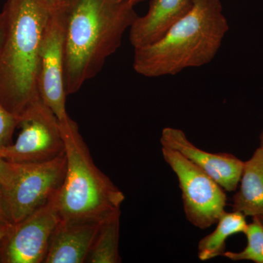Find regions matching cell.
I'll return each mask as SVG.
<instances>
[{"label": "cell", "instance_id": "17", "mask_svg": "<svg viewBox=\"0 0 263 263\" xmlns=\"http://www.w3.org/2000/svg\"><path fill=\"white\" fill-rule=\"evenodd\" d=\"M18 122V117L0 103V149L13 143V133Z\"/></svg>", "mask_w": 263, "mask_h": 263}, {"label": "cell", "instance_id": "10", "mask_svg": "<svg viewBox=\"0 0 263 263\" xmlns=\"http://www.w3.org/2000/svg\"><path fill=\"white\" fill-rule=\"evenodd\" d=\"M162 147L176 151L215 180L224 191L236 190L245 162L228 153L214 154L197 148L178 128L165 127L161 134Z\"/></svg>", "mask_w": 263, "mask_h": 263}, {"label": "cell", "instance_id": "16", "mask_svg": "<svg viewBox=\"0 0 263 263\" xmlns=\"http://www.w3.org/2000/svg\"><path fill=\"white\" fill-rule=\"evenodd\" d=\"M248 224L245 234L247 245L238 252H224L223 257L233 261L249 260L256 263H263V220L258 216Z\"/></svg>", "mask_w": 263, "mask_h": 263}, {"label": "cell", "instance_id": "24", "mask_svg": "<svg viewBox=\"0 0 263 263\" xmlns=\"http://www.w3.org/2000/svg\"><path fill=\"white\" fill-rule=\"evenodd\" d=\"M258 217L261 218V219L263 220V216H258Z\"/></svg>", "mask_w": 263, "mask_h": 263}, {"label": "cell", "instance_id": "18", "mask_svg": "<svg viewBox=\"0 0 263 263\" xmlns=\"http://www.w3.org/2000/svg\"><path fill=\"white\" fill-rule=\"evenodd\" d=\"M10 171V162L0 157V189L3 188L6 183Z\"/></svg>", "mask_w": 263, "mask_h": 263}, {"label": "cell", "instance_id": "21", "mask_svg": "<svg viewBox=\"0 0 263 263\" xmlns=\"http://www.w3.org/2000/svg\"><path fill=\"white\" fill-rule=\"evenodd\" d=\"M5 32H6V21L4 13L2 11L0 13V48L4 41Z\"/></svg>", "mask_w": 263, "mask_h": 263}, {"label": "cell", "instance_id": "11", "mask_svg": "<svg viewBox=\"0 0 263 263\" xmlns=\"http://www.w3.org/2000/svg\"><path fill=\"white\" fill-rule=\"evenodd\" d=\"M101 221L60 220L52 235L44 263L86 262Z\"/></svg>", "mask_w": 263, "mask_h": 263}, {"label": "cell", "instance_id": "13", "mask_svg": "<svg viewBox=\"0 0 263 263\" xmlns=\"http://www.w3.org/2000/svg\"><path fill=\"white\" fill-rule=\"evenodd\" d=\"M240 182V190L233 197V211L246 216H262L263 148L261 147L245 162Z\"/></svg>", "mask_w": 263, "mask_h": 263}, {"label": "cell", "instance_id": "23", "mask_svg": "<svg viewBox=\"0 0 263 263\" xmlns=\"http://www.w3.org/2000/svg\"><path fill=\"white\" fill-rule=\"evenodd\" d=\"M259 141H260V146L259 147L263 148V129L262 133H261L260 136H259Z\"/></svg>", "mask_w": 263, "mask_h": 263}, {"label": "cell", "instance_id": "25", "mask_svg": "<svg viewBox=\"0 0 263 263\" xmlns=\"http://www.w3.org/2000/svg\"><path fill=\"white\" fill-rule=\"evenodd\" d=\"M121 1H124V0H121Z\"/></svg>", "mask_w": 263, "mask_h": 263}, {"label": "cell", "instance_id": "5", "mask_svg": "<svg viewBox=\"0 0 263 263\" xmlns=\"http://www.w3.org/2000/svg\"><path fill=\"white\" fill-rule=\"evenodd\" d=\"M65 153L43 162H10L3 188L5 209L11 224L18 222L56 195L65 179Z\"/></svg>", "mask_w": 263, "mask_h": 263}, {"label": "cell", "instance_id": "9", "mask_svg": "<svg viewBox=\"0 0 263 263\" xmlns=\"http://www.w3.org/2000/svg\"><path fill=\"white\" fill-rule=\"evenodd\" d=\"M66 11L53 10L43 32L38 74V92L60 122L69 117L65 86Z\"/></svg>", "mask_w": 263, "mask_h": 263}, {"label": "cell", "instance_id": "15", "mask_svg": "<svg viewBox=\"0 0 263 263\" xmlns=\"http://www.w3.org/2000/svg\"><path fill=\"white\" fill-rule=\"evenodd\" d=\"M120 210L112 213L101 221L86 262L119 263Z\"/></svg>", "mask_w": 263, "mask_h": 263}, {"label": "cell", "instance_id": "4", "mask_svg": "<svg viewBox=\"0 0 263 263\" xmlns=\"http://www.w3.org/2000/svg\"><path fill=\"white\" fill-rule=\"evenodd\" d=\"M67 167L55 195L60 220L99 221L120 210L125 196L95 164L79 127L70 117L60 122Z\"/></svg>", "mask_w": 263, "mask_h": 263}, {"label": "cell", "instance_id": "20", "mask_svg": "<svg viewBox=\"0 0 263 263\" xmlns=\"http://www.w3.org/2000/svg\"><path fill=\"white\" fill-rule=\"evenodd\" d=\"M45 1L51 7L52 10H56L71 4L75 0H45Z\"/></svg>", "mask_w": 263, "mask_h": 263}, {"label": "cell", "instance_id": "19", "mask_svg": "<svg viewBox=\"0 0 263 263\" xmlns=\"http://www.w3.org/2000/svg\"><path fill=\"white\" fill-rule=\"evenodd\" d=\"M0 224H11L6 209H5L4 199H3V192L0 189Z\"/></svg>", "mask_w": 263, "mask_h": 263}, {"label": "cell", "instance_id": "1", "mask_svg": "<svg viewBox=\"0 0 263 263\" xmlns=\"http://www.w3.org/2000/svg\"><path fill=\"white\" fill-rule=\"evenodd\" d=\"M143 0H75L66 11L65 86L77 92L98 75L122 44L138 18L135 6Z\"/></svg>", "mask_w": 263, "mask_h": 263}, {"label": "cell", "instance_id": "6", "mask_svg": "<svg viewBox=\"0 0 263 263\" xmlns=\"http://www.w3.org/2000/svg\"><path fill=\"white\" fill-rule=\"evenodd\" d=\"M162 153L164 161L177 176L187 220L202 230L216 224L226 212L224 189L176 151L162 147Z\"/></svg>", "mask_w": 263, "mask_h": 263}, {"label": "cell", "instance_id": "3", "mask_svg": "<svg viewBox=\"0 0 263 263\" xmlns=\"http://www.w3.org/2000/svg\"><path fill=\"white\" fill-rule=\"evenodd\" d=\"M45 0H8L6 32L0 48V103L16 117L40 98V51L51 15Z\"/></svg>", "mask_w": 263, "mask_h": 263}, {"label": "cell", "instance_id": "22", "mask_svg": "<svg viewBox=\"0 0 263 263\" xmlns=\"http://www.w3.org/2000/svg\"><path fill=\"white\" fill-rule=\"evenodd\" d=\"M10 224H0V242L3 239V237L6 234L7 231H8V228Z\"/></svg>", "mask_w": 263, "mask_h": 263}, {"label": "cell", "instance_id": "2", "mask_svg": "<svg viewBox=\"0 0 263 263\" xmlns=\"http://www.w3.org/2000/svg\"><path fill=\"white\" fill-rule=\"evenodd\" d=\"M220 0H194L187 14L158 41L134 48L133 68L147 78L175 76L210 63L229 31Z\"/></svg>", "mask_w": 263, "mask_h": 263}, {"label": "cell", "instance_id": "12", "mask_svg": "<svg viewBox=\"0 0 263 263\" xmlns=\"http://www.w3.org/2000/svg\"><path fill=\"white\" fill-rule=\"evenodd\" d=\"M193 5L194 0H152L146 14L138 16L129 28L132 46L143 47L158 41Z\"/></svg>", "mask_w": 263, "mask_h": 263}, {"label": "cell", "instance_id": "8", "mask_svg": "<svg viewBox=\"0 0 263 263\" xmlns=\"http://www.w3.org/2000/svg\"><path fill=\"white\" fill-rule=\"evenodd\" d=\"M55 195L22 221L10 224L0 242V262L44 263L61 219Z\"/></svg>", "mask_w": 263, "mask_h": 263}, {"label": "cell", "instance_id": "7", "mask_svg": "<svg viewBox=\"0 0 263 263\" xmlns=\"http://www.w3.org/2000/svg\"><path fill=\"white\" fill-rule=\"evenodd\" d=\"M20 128L15 143L0 149V157L15 163L47 162L65 154L60 121L38 98L18 117Z\"/></svg>", "mask_w": 263, "mask_h": 263}, {"label": "cell", "instance_id": "14", "mask_svg": "<svg viewBox=\"0 0 263 263\" xmlns=\"http://www.w3.org/2000/svg\"><path fill=\"white\" fill-rule=\"evenodd\" d=\"M216 224L214 231L199 241L198 258L201 261L222 256L226 252L227 239L237 233H245L248 226L245 214L235 211L224 212Z\"/></svg>", "mask_w": 263, "mask_h": 263}]
</instances>
